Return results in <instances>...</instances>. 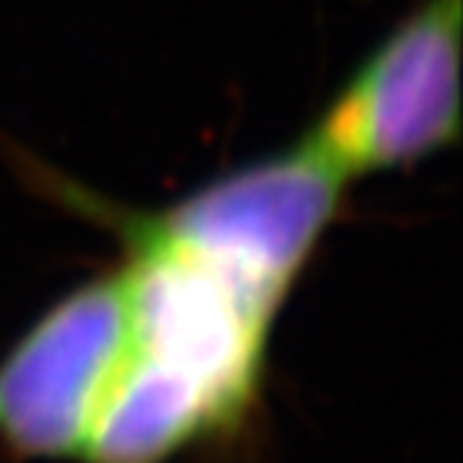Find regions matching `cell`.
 I'll list each match as a JSON object with an SVG mask.
<instances>
[{
	"mask_svg": "<svg viewBox=\"0 0 463 463\" xmlns=\"http://www.w3.org/2000/svg\"><path fill=\"white\" fill-rule=\"evenodd\" d=\"M346 187L295 147L156 211L67 187L120 241L0 358L13 460L172 463L238 439L265 392L277 319Z\"/></svg>",
	"mask_w": 463,
	"mask_h": 463,
	"instance_id": "6da1fadb",
	"label": "cell"
},
{
	"mask_svg": "<svg viewBox=\"0 0 463 463\" xmlns=\"http://www.w3.org/2000/svg\"><path fill=\"white\" fill-rule=\"evenodd\" d=\"M460 0H419L292 147L337 184L410 169L460 138Z\"/></svg>",
	"mask_w": 463,
	"mask_h": 463,
	"instance_id": "7a4b0ae2",
	"label": "cell"
}]
</instances>
